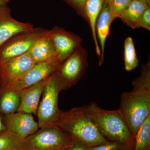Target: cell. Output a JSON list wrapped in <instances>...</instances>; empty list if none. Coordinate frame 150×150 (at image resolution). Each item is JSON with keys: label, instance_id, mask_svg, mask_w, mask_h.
<instances>
[{"label": "cell", "instance_id": "obj_1", "mask_svg": "<svg viewBox=\"0 0 150 150\" xmlns=\"http://www.w3.org/2000/svg\"><path fill=\"white\" fill-rule=\"evenodd\" d=\"M133 89L121 94L119 108L135 137L150 114V63L143 64L141 75L132 81Z\"/></svg>", "mask_w": 150, "mask_h": 150}, {"label": "cell", "instance_id": "obj_2", "mask_svg": "<svg viewBox=\"0 0 150 150\" xmlns=\"http://www.w3.org/2000/svg\"><path fill=\"white\" fill-rule=\"evenodd\" d=\"M56 126L72 139L84 144L89 147L109 142L101 135L83 106L61 111Z\"/></svg>", "mask_w": 150, "mask_h": 150}, {"label": "cell", "instance_id": "obj_3", "mask_svg": "<svg viewBox=\"0 0 150 150\" xmlns=\"http://www.w3.org/2000/svg\"><path fill=\"white\" fill-rule=\"evenodd\" d=\"M86 113L93 121L101 135L108 141L123 143L134 147V136L118 109L105 110L92 102L83 106Z\"/></svg>", "mask_w": 150, "mask_h": 150}, {"label": "cell", "instance_id": "obj_4", "mask_svg": "<svg viewBox=\"0 0 150 150\" xmlns=\"http://www.w3.org/2000/svg\"><path fill=\"white\" fill-rule=\"evenodd\" d=\"M69 88L56 71L49 77L43 90L36 114L39 128L56 125L61 111L58 106L59 93Z\"/></svg>", "mask_w": 150, "mask_h": 150}, {"label": "cell", "instance_id": "obj_5", "mask_svg": "<svg viewBox=\"0 0 150 150\" xmlns=\"http://www.w3.org/2000/svg\"><path fill=\"white\" fill-rule=\"evenodd\" d=\"M56 125L40 128L24 139L23 150H57L65 149L71 141Z\"/></svg>", "mask_w": 150, "mask_h": 150}, {"label": "cell", "instance_id": "obj_6", "mask_svg": "<svg viewBox=\"0 0 150 150\" xmlns=\"http://www.w3.org/2000/svg\"><path fill=\"white\" fill-rule=\"evenodd\" d=\"M50 30L41 27L20 33L0 46V66L18 56L26 54L36 40L48 34Z\"/></svg>", "mask_w": 150, "mask_h": 150}, {"label": "cell", "instance_id": "obj_7", "mask_svg": "<svg viewBox=\"0 0 150 150\" xmlns=\"http://www.w3.org/2000/svg\"><path fill=\"white\" fill-rule=\"evenodd\" d=\"M88 54L81 45L64 62L56 71L71 87L80 80L88 67Z\"/></svg>", "mask_w": 150, "mask_h": 150}, {"label": "cell", "instance_id": "obj_8", "mask_svg": "<svg viewBox=\"0 0 150 150\" xmlns=\"http://www.w3.org/2000/svg\"><path fill=\"white\" fill-rule=\"evenodd\" d=\"M59 64L57 59L35 63L21 77L5 87L16 91H21L50 76L56 71Z\"/></svg>", "mask_w": 150, "mask_h": 150}, {"label": "cell", "instance_id": "obj_9", "mask_svg": "<svg viewBox=\"0 0 150 150\" xmlns=\"http://www.w3.org/2000/svg\"><path fill=\"white\" fill-rule=\"evenodd\" d=\"M49 35L56 48L60 64L81 46L82 41L79 35L60 26L52 27L49 30Z\"/></svg>", "mask_w": 150, "mask_h": 150}, {"label": "cell", "instance_id": "obj_10", "mask_svg": "<svg viewBox=\"0 0 150 150\" xmlns=\"http://www.w3.org/2000/svg\"><path fill=\"white\" fill-rule=\"evenodd\" d=\"M35 63L28 52L8 61L0 66V84L8 87L21 77Z\"/></svg>", "mask_w": 150, "mask_h": 150}, {"label": "cell", "instance_id": "obj_11", "mask_svg": "<svg viewBox=\"0 0 150 150\" xmlns=\"http://www.w3.org/2000/svg\"><path fill=\"white\" fill-rule=\"evenodd\" d=\"M4 117L7 130L23 140L34 134L39 128L32 114L17 111L4 115Z\"/></svg>", "mask_w": 150, "mask_h": 150}, {"label": "cell", "instance_id": "obj_12", "mask_svg": "<svg viewBox=\"0 0 150 150\" xmlns=\"http://www.w3.org/2000/svg\"><path fill=\"white\" fill-rule=\"evenodd\" d=\"M34 28L32 23L21 22L13 18L7 5L0 6V46L16 34Z\"/></svg>", "mask_w": 150, "mask_h": 150}, {"label": "cell", "instance_id": "obj_13", "mask_svg": "<svg viewBox=\"0 0 150 150\" xmlns=\"http://www.w3.org/2000/svg\"><path fill=\"white\" fill-rule=\"evenodd\" d=\"M49 77L19 91L20 103L17 111L37 114L40 97Z\"/></svg>", "mask_w": 150, "mask_h": 150}, {"label": "cell", "instance_id": "obj_14", "mask_svg": "<svg viewBox=\"0 0 150 150\" xmlns=\"http://www.w3.org/2000/svg\"><path fill=\"white\" fill-rule=\"evenodd\" d=\"M28 53L35 64L53 59L58 60L56 48L49 32L36 40Z\"/></svg>", "mask_w": 150, "mask_h": 150}, {"label": "cell", "instance_id": "obj_15", "mask_svg": "<svg viewBox=\"0 0 150 150\" xmlns=\"http://www.w3.org/2000/svg\"><path fill=\"white\" fill-rule=\"evenodd\" d=\"M113 21L110 14L109 4L104 1L102 9L97 21L96 28L97 38L98 40H99L101 48V55L98 62L99 66H101L104 62L105 41L109 35L110 25Z\"/></svg>", "mask_w": 150, "mask_h": 150}, {"label": "cell", "instance_id": "obj_16", "mask_svg": "<svg viewBox=\"0 0 150 150\" xmlns=\"http://www.w3.org/2000/svg\"><path fill=\"white\" fill-rule=\"evenodd\" d=\"M104 1V0H87L84 8L86 21L88 22L90 26L96 51L100 57L101 55V51L97 38L96 28L97 21L102 9Z\"/></svg>", "mask_w": 150, "mask_h": 150}, {"label": "cell", "instance_id": "obj_17", "mask_svg": "<svg viewBox=\"0 0 150 150\" xmlns=\"http://www.w3.org/2000/svg\"><path fill=\"white\" fill-rule=\"evenodd\" d=\"M150 6V0H132L119 18L124 24L133 29L145 10Z\"/></svg>", "mask_w": 150, "mask_h": 150}, {"label": "cell", "instance_id": "obj_18", "mask_svg": "<svg viewBox=\"0 0 150 150\" xmlns=\"http://www.w3.org/2000/svg\"><path fill=\"white\" fill-rule=\"evenodd\" d=\"M20 103L19 91L1 86L0 114L5 115L17 112Z\"/></svg>", "mask_w": 150, "mask_h": 150}, {"label": "cell", "instance_id": "obj_19", "mask_svg": "<svg viewBox=\"0 0 150 150\" xmlns=\"http://www.w3.org/2000/svg\"><path fill=\"white\" fill-rule=\"evenodd\" d=\"M134 150H150V114L134 137Z\"/></svg>", "mask_w": 150, "mask_h": 150}, {"label": "cell", "instance_id": "obj_20", "mask_svg": "<svg viewBox=\"0 0 150 150\" xmlns=\"http://www.w3.org/2000/svg\"><path fill=\"white\" fill-rule=\"evenodd\" d=\"M124 60L125 69L130 71L136 69L139 64L133 39L126 38L124 44Z\"/></svg>", "mask_w": 150, "mask_h": 150}, {"label": "cell", "instance_id": "obj_21", "mask_svg": "<svg viewBox=\"0 0 150 150\" xmlns=\"http://www.w3.org/2000/svg\"><path fill=\"white\" fill-rule=\"evenodd\" d=\"M24 140L7 130L0 133V150H23Z\"/></svg>", "mask_w": 150, "mask_h": 150}, {"label": "cell", "instance_id": "obj_22", "mask_svg": "<svg viewBox=\"0 0 150 150\" xmlns=\"http://www.w3.org/2000/svg\"><path fill=\"white\" fill-rule=\"evenodd\" d=\"M132 0H112L109 4L110 14L113 21L120 17Z\"/></svg>", "mask_w": 150, "mask_h": 150}, {"label": "cell", "instance_id": "obj_23", "mask_svg": "<svg viewBox=\"0 0 150 150\" xmlns=\"http://www.w3.org/2000/svg\"><path fill=\"white\" fill-rule=\"evenodd\" d=\"M129 147L123 143L117 142H109L89 147V150H118L121 149Z\"/></svg>", "mask_w": 150, "mask_h": 150}, {"label": "cell", "instance_id": "obj_24", "mask_svg": "<svg viewBox=\"0 0 150 150\" xmlns=\"http://www.w3.org/2000/svg\"><path fill=\"white\" fill-rule=\"evenodd\" d=\"M143 28L150 30V8L149 6L145 10L137 21L136 28Z\"/></svg>", "mask_w": 150, "mask_h": 150}, {"label": "cell", "instance_id": "obj_25", "mask_svg": "<svg viewBox=\"0 0 150 150\" xmlns=\"http://www.w3.org/2000/svg\"><path fill=\"white\" fill-rule=\"evenodd\" d=\"M78 13L86 20L85 5L87 0H65Z\"/></svg>", "mask_w": 150, "mask_h": 150}, {"label": "cell", "instance_id": "obj_26", "mask_svg": "<svg viewBox=\"0 0 150 150\" xmlns=\"http://www.w3.org/2000/svg\"><path fill=\"white\" fill-rule=\"evenodd\" d=\"M65 150H89V147L80 142L72 139Z\"/></svg>", "mask_w": 150, "mask_h": 150}, {"label": "cell", "instance_id": "obj_27", "mask_svg": "<svg viewBox=\"0 0 150 150\" xmlns=\"http://www.w3.org/2000/svg\"><path fill=\"white\" fill-rule=\"evenodd\" d=\"M6 130V128L4 121V115L0 114V133Z\"/></svg>", "mask_w": 150, "mask_h": 150}, {"label": "cell", "instance_id": "obj_28", "mask_svg": "<svg viewBox=\"0 0 150 150\" xmlns=\"http://www.w3.org/2000/svg\"><path fill=\"white\" fill-rule=\"evenodd\" d=\"M8 1V0H0V6L6 5Z\"/></svg>", "mask_w": 150, "mask_h": 150}, {"label": "cell", "instance_id": "obj_29", "mask_svg": "<svg viewBox=\"0 0 150 150\" xmlns=\"http://www.w3.org/2000/svg\"><path fill=\"white\" fill-rule=\"evenodd\" d=\"M118 150H134V147H127Z\"/></svg>", "mask_w": 150, "mask_h": 150}, {"label": "cell", "instance_id": "obj_30", "mask_svg": "<svg viewBox=\"0 0 150 150\" xmlns=\"http://www.w3.org/2000/svg\"><path fill=\"white\" fill-rule=\"evenodd\" d=\"M111 1H112V0H104L105 1L108 3V4H110Z\"/></svg>", "mask_w": 150, "mask_h": 150}, {"label": "cell", "instance_id": "obj_31", "mask_svg": "<svg viewBox=\"0 0 150 150\" xmlns=\"http://www.w3.org/2000/svg\"><path fill=\"white\" fill-rule=\"evenodd\" d=\"M65 150L64 149H59V150Z\"/></svg>", "mask_w": 150, "mask_h": 150}, {"label": "cell", "instance_id": "obj_32", "mask_svg": "<svg viewBox=\"0 0 150 150\" xmlns=\"http://www.w3.org/2000/svg\"><path fill=\"white\" fill-rule=\"evenodd\" d=\"M8 1H9V0H8Z\"/></svg>", "mask_w": 150, "mask_h": 150}]
</instances>
